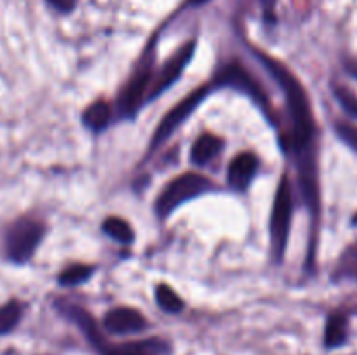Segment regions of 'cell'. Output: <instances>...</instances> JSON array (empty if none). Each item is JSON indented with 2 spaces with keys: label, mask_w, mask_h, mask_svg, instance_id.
Listing matches in <instances>:
<instances>
[{
  "label": "cell",
  "mask_w": 357,
  "mask_h": 355,
  "mask_svg": "<svg viewBox=\"0 0 357 355\" xmlns=\"http://www.w3.org/2000/svg\"><path fill=\"white\" fill-rule=\"evenodd\" d=\"M257 56L272 75V79L279 84V87L284 93L286 103H288L291 129L286 134V150L288 152L291 150L298 160L305 159V157H314L316 122H314L310 101L305 89L281 61L264 54V52H257Z\"/></svg>",
  "instance_id": "6da1fadb"
},
{
  "label": "cell",
  "mask_w": 357,
  "mask_h": 355,
  "mask_svg": "<svg viewBox=\"0 0 357 355\" xmlns=\"http://www.w3.org/2000/svg\"><path fill=\"white\" fill-rule=\"evenodd\" d=\"M213 183L202 174L187 173L181 176L174 178L171 183H167L162 188L160 195L155 200V212L160 219L167 218L173 211H176L181 204L187 200L199 197L211 190Z\"/></svg>",
  "instance_id": "7a4b0ae2"
},
{
  "label": "cell",
  "mask_w": 357,
  "mask_h": 355,
  "mask_svg": "<svg viewBox=\"0 0 357 355\" xmlns=\"http://www.w3.org/2000/svg\"><path fill=\"white\" fill-rule=\"evenodd\" d=\"M291 214H293V195L291 184L288 176H282L279 181L278 191H275L274 205H272L271 214V240L274 260L281 261L284 256L286 246L289 239V228H291Z\"/></svg>",
  "instance_id": "3957f363"
},
{
  "label": "cell",
  "mask_w": 357,
  "mask_h": 355,
  "mask_svg": "<svg viewBox=\"0 0 357 355\" xmlns=\"http://www.w3.org/2000/svg\"><path fill=\"white\" fill-rule=\"evenodd\" d=\"M44 225L37 219L21 218L7 230V258L14 263H26L44 239Z\"/></svg>",
  "instance_id": "277c9868"
},
{
  "label": "cell",
  "mask_w": 357,
  "mask_h": 355,
  "mask_svg": "<svg viewBox=\"0 0 357 355\" xmlns=\"http://www.w3.org/2000/svg\"><path fill=\"white\" fill-rule=\"evenodd\" d=\"M209 93H211V86H202L199 87V89H195L194 93L188 94L187 97H183L180 103L174 104V106L164 115L160 124L157 125L155 132H153L152 143H150V150L153 152V150L159 148L162 143H166L167 139L173 136V132L176 131V129L180 127L195 110H197L199 104L209 96Z\"/></svg>",
  "instance_id": "5b68a950"
},
{
  "label": "cell",
  "mask_w": 357,
  "mask_h": 355,
  "mask_svg": "<svg viewBox=\"0 0 357 355\" xmlns=\"http://www.w3.org/2000/svg\"><path fill=\"white\" fill-rule=\"evenodd\" d=\"M150 80H152V61L139 66L138 72L131 77L119 96V110L126 118L136 117L139 106L146 101Z\"/></svg>",
  "instance_id": "8992f818"
},
{
  "label": "cell",
  "mask_w": 357,
  "mask_h": 355,
  "mask_svg": "<svg viewBox=\"0 0 357 355\" xmlns=\"http://www.w3.org/2000/svg\"><path fill=\"white\" fill-rule=\"evenodd\" d=\"M194 51H195V42H188L185 44L180 51L174 52L173 58L167 59V63L164 65L162 72L157 75V79L153 80V84H150L149 89V96H146V101L149 100H155L159 94H162L164 90L169 89L174 82L178 80V77L183 73V70L187 68L188 61L194 58Z\"/></svg>",
  "instance_id": "52a82bcc"
},
{
  "label": "cell",
  "mask_w": 357,
  "mask_h": 355,
  "mask_svg": "<svg viewBox=\"0 0 357 355\" xmlns=\"http://www.w3.org/2000/svg\"><path fill=\"white\" fill-rule=\"evenodd\" d=\"M215 80L218 86H229L234 87V89L250 94L265 111L268 110L267 96L264 94L261 87L255 82V79H251L250 73H248L241 65H229L225 70H222V73H218V77H216Z\"/></svg>",
  "instance_id": "ba28073f"
},
{
  "label": "cell",
  "mask_w": 357,
  "mask_h": 355,
  "mask_svg": "<svg viewBox=\"0 0 357 355\" xmlns=\"http://www.w3.org/2000/svg\"><path fill=\"white\" fill-rule=\"evenodd\" d=\"M100 355H169L171 345L162 338H149V340L128 341V343L112 345L103 341L96 348Z\"/></svg>",
  "instance_id": "9c48e42d"
},
{
  "label": "cell",
  "mask_w": 357,
  "mask_h": 355,
  "mask_svg": "<svg viewBox=\"0 0 357 355\" xmlns=\"http://www.w3.org/2000/svg\"><path fill=\"white\" fill-rule=\"evenodd\" d=\"M103 326L112 334H132L139 333L146 327V320L142 312L128 306H119L105 315Z\"/></svg>",
  "instance_id": "30bf717a"
},
{
  "label": "cell",
  "mask_w": 357,
  "mask_h": 355,
  "mask_svg": "<svg viewBox=\"0 0 357 355\" xmlns=\"http://www.w3.org/2000/svg\"><path fill=\"white\" fill-rule=\"evenodd\" d=\"M260 160L255 153L244 152L239 153L236 159L230 162L229 167V184L237 191H244L251 184L253 178L257 176Z\"/></svg>",
  "instance_id": "8fae6325"
},
{
  "label": "cell",
  "mask_w": 357,
  "mask_h": 355,
  "mask_svg": "<svg viewBox=\"0 0 357 355\" xmlns=\"http://www.w3.org/2000/svg\"><path fill=\"white\" fill-rule=\"evenodd\" d=\"M349 340V317L342 312H335L328 317L324 327V347L335 350L347 343Z\"/></svg>",
  "instance_id": "7c38bea8"
},
{
  "label": "cell",
  "mask_w": 357,
  "mask_h": 355,
  "mask_svg": "<svg viewBox=\"0 0 357 355\" xmlns=\"http://www.w3.org/2000/svg\"><path fill=\"white\" fill-rule=\"evenodd\" d=\"M223 141L213 134H201L194 143L190 152V160L195 166H206L211 162L222 150Z\"/></svg>",
  "instance_id": "4fadbf2b"
},
{
  "label": "cell",
  "mask_w": 357,
  "mask_h": 355,
  "mask_svg": "<svg viewBox=\"0 0 357 355\" xmlns=\"http://www.w3.org/2000/svg\"><path fill=\"white\" fill-rule=\"evenodd\" d=\"M333 282H354L357 284V242L342 253L337 268L331 274Z\"/></svg>",
  "instance_id": "5bb4252c"
},
{
  "label": "cell",
  "mask_w": 357,
  "mask_h": 355,
  "mask_svg": "<svg viewBox=\"0 0 357 355\" xmlns=\"http://www.w3.org/2000/svg\"><path fill=\"white\" fill-rule=\"evenodd\" d=\"M112 117V106L107 103V101H94L93 104L86 108L82 115L84 125L87 129L94 132L103 131L105 127H108Z\"/></svg>",
  "instance_id": "9a60e30c"
},
{
  "label": "cell",
  "mask_w": 357,
  "mask_h": 355,
  "mask_svg": "<svg viewBox=\"0 0 357 355\" xmlns=\"http://www.w3.org/2000/svg\"><path fill=\"white\" fill-rule=\"evenodd\" d=\"M103 232L121 244H131L135 240V232H132L131 225L126 219L117 218V216L105 219Z\"/></svg>",
  "instance_id": "2e32d148"
},
{
  "label": "cell",
  "mask_w": 357,
  "mask_h": 355,
  "mask_svg": "<svg viewBox=\"0 0 357 355\" xmlns=\"http://www.w3.org/2000/svg\"><path fill=\"white\" fill-rule=\"evenodd\" d=\"M21 313L23 306L20 305V301H9L0 306V336L10 333L20 324Z\"/></svg>",
  "instance_id": "e0dca14e"
},
{
  "label": "cell",
  "mask_w": 357,
  "mask_h": 355,
  "mask_svg": "<svg viewBox=\"0 0 357 355\" xmlns=\"http://www.w3.org/2000/svg\"><path fill=\"white\" fill-rule=\"evenodd\" d=\"M155 299L160 308L167 313H178L183 310V299L167 284H159L155 291Z\"/></svg>",
  "instance_id": "ac0fdd59"
},
{
  "label": "cell",
  "mask_w": 357,
  "mask_h": 355,
  "mask_svg": "<svg viewBox=\"0 0 357 355\" xmlns=\"http://www.w3.org/2000/svg\"><path fill=\"white\" fill-rule=\"evenodd\" d=\"M93 270L94 268L89 265H72L59 274L58 281L61 285H79L86 282L87 278H91Z\"/></svg>",
  "instance_id": "d6986e66"
},
{
  "label": "cell",
  "mask_w": 357,
  "mask_h": 355,
  "mask_svg": "<svg viewBox=\"0 0 357 355\" xmlns=\"http://www.w3.org/2000/svg\"><path fill=\"white\" fill-rule=\"evenodd\" d=\"M333 94L337 97V101L340 103V106L351 115L352 118H357V96L352 93L351 89H347L345 86H333Z\"/></svg>",
  "instance_id": "ffe728a7"
},
{
  "label": "cell",
  "mask_w": 357,
  "mask_h": 355,
  "mask_svg": "<svg viewBox=\"0 0 357 355\" xmlns=\"http://www.w3.org/2000/svg\"><path fill=\"white\" fill-rule=\"evenodd\" d=\"M335 131H337V136L349 146L351 150H354L357 153V125L352 124H337L335 125Z\"/></svg>",
  "instance_id": "44dd1931"
},
{
  "label": "cell",
  "mask_w": 357,
  "mask_h": 355,
  "mask_svg": "<svg viewBox=\"0 0 357 355\" xmlns=\"http://www.w3.org/2000/svg\"><path fill=\"white\" fill-rule=\"evenodd\" d=\"M77 2H79V0H47L49 6L54 7L59 13H70V10H73Z\"/></svg>",
  "instance_id": "7402d4cb"
},
{
  "label": "cell",
  "mask_w": 357,
  "mask_h": 355,
  "mask_svg": "<svg viewBox=\"0 0 357 355\" xmlns=\"http://www.w3.org/2000/svg\"><path fill=\"white\" fill-rule=\"evenodd\" d=\"M261 2H264V6H265V9H267V13H271V9H272V7H274L275 0H261Z\"/></svg>",
  "instance_id": "603a6c76"
},
{
  "label": "cell",
  "mask_w": 357,
  "mask_h": 355,
  "mask_svg": "<svg viewBox=\"0 0 357 355\" xmlns=\"http://www.w3.org/2000/svg\"><path fill=\"white\" fill-rule=\"evenodd\" d=\"M192 2H194V3H204L206 0H192Z\"/></svg>",
  "instance_id": "cb8c5ba5"
}]
</instances>
